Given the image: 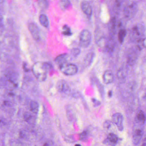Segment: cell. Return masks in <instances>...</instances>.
<instances>
[{"label": "cell", "instance_id": "f1b7e54d", "mask_svg": "<svg viewBox=\"0 0 146 146\" xmlns=\"http://www.w3.org/2000/svg\"><path fill=\"white\" fill-rule=\"evenodd\" d=\"M117 74V77L120 80H123L125 78V73L123 69H120L118 71Z\"/></svg>", "mask_w": 146, "mask_h": 146}, {"label": "cell", "instance_id": "5b68a950", "mask_svg": "<svg viewBox=\"0 0 146 146\" xmlns=\"http://www.w3.org/2000/svg\"><path fill=\"white\" fill-rule=\"evenodd\" d=\"M59 67L61 72L67 76L74 75L78 72V67L75 64L67 62L61 65Z\"/></svg>", "mask_w": 146, "mask_h": 146}, {"label": "cell", "instance_id": "8992f818", "mask_svg": "<svg viewBox=\"0 0 146 146\" xmlns=\"http://www.w3.org/2000/svg\"><path fill=\"white\" fill-rule=\"evenodd\" d=\"M28 29L33 39L39 41L41 39L40 30L39 27L35 23H31L28 25Z\"/></svg>", "mask_w": 146, "mask_h": 146}, {"label": "cell", "instance_id": "cb8c5ba5", "mask_svg": "<svg viewBox=\"0 0 146 146\" xmlns=\"http://www.w3.org/2000/svg\"><path fill=\"white\" fill-rule=\"evenodd\" d=\"M116 23V20L115 18H113L109 24V28L112 32H114L117 26Z\"/></svg>", "mask_w": 146, "mask_h": 146}, {"label": "cell", "instance_id": "d4e9b609", "mask_svg": "<svg viewBox=\"0 0 146 146\" xmlns=\"http://www.w3.org/2000/svg\"><path fill=\"white\" fill-rule=\"evenodd\" d=\"M94 57V55L93 53H90L87 55L86 58V62L87 65H90L92 62Z\"/></svg>", "mask_w": 146, "mask_h": 146}, {"label": "cell", "instance_id": "6da1fadb", "mask_svg": "<svg viewBox=\"0 0 146 146\" xmlns=\"http://www.w3.org/2000/svg\"><path fill=\"white\" fill-rule=\"evenodd\" d=\"M51 64L48 62H38L33 65L32 71L37 80L40 82L47 79L48 74L51 68Z\"/></svg>", "mask_w": 146, "mask_h": 146}, {"label": "cell", "instance_id": "484cf974", "mask_svg": "<svg viewBox=\"0 0 146 146\" xmlns=\"http://www.w3.org/2000/svg\"><path fill=\"white\" fill-rule=\"evenodd\" d=\"M88 137V133L86 131H84V132H82L80 135V140L81 141H85V142L87 140Z\"/></svg>", "mask_w": 146, "mask_h": 146}, {"label": "cell", "instance_id": "8fae6325", "mask_svg": "<svg viewBox=\"0 0 146 146\" xmlns=\"http://www.w3.org/2000/svg\"><path fill=\"white\" fill-rule=\"evenodd\" d=\"M57 88L61 93H66L69 90L68 83L65 80H61L57 83Z\"/></svg>", "mask_w": 146, "mask_h": 146}, {"label": "cell", "instance_id": "52a82bcc", "mask_svg": "<svg viewBox=\"0 0 146 146\" xmlns=\"http://www.w3.org/2000/svg\"><path fill=\"white\" fill-rule=\"evenodd\" d=\"M112 121L117 126L118 130L122 131L123 129V117L120 113H116L112 116Z\"/></svg>", "mask_w": 146, "mask_h": 146}, {"label": "cell", "instance_id": "1f68e13d", "mask_svg": "<svg viewBox=\"0 0 146 146\" xmlns=\"http://www.w3.org/2000/svg\"><path fill=\"white\" fill-rule=\"evenodd\" d=\"M75 146H81V145H80V144H76V145H75Z\"/></svg>", "mask_w": 146, "mask_h": 146}, {"label": "cell", "instance_id": "277c9868", "mask_svg": "<svg viewBox=\"0 0 146 146\" xmlns=\"http://www.w3.org/2000/svg\"><path fill=\"white\" fill-rule=\"evenodd\" d=\"M138 10V6L136 3L129 1L124 7V14L125 17L128 19H132L135 15Z\"/></svg>", "mask_w": 146, "mask_h": 146}, {"label": "cell", "instance_id": "9a60e30c", "mask_svg": "<svg viewBox=\"0 0 146 146\" xmlns=\"http://www.w3.org/2000/svg\"><path fill=\"white\" fill-rule=\"evenodd\" d=\"M146 120V115L145 112L140 110L136 115V122L138 124L143 125L145 123Z\"/></svg>", "mask_w": 146, "mask_h": 146}, {"label": "cell", "instance_id": "30bf717a", "mask_svg": "<svg viewBox=\"0 0 146 146\" xmlns=\"http://www.w3.org/2000/svg\"><path fill=\"white\" fill-rule=\"evenodd\" d=\"M95 38H96V43L99 47L101 48L106 47L107 42H106L105 37L100 31H98L97 32Z\"/></svg>", "mask_w": 146, "mask_h": 146}, {"label": "cell", "instance_id": "f546056e", "mask_svg": "<svg viewBox=\"0 0 146 146\" xmlns=\"http://www.w3.org/2000/svg\"><path fill=\"white\" fill-rule=\"evenodd\" d=\"M92 102L93 103V106L95 107L99 106L101 104V102L99 100H97V99L95 98H93L92 99Z\"/></svg>", "mask_w": 146, "mask_h": 146}, {"label": "cell", "instance_id": "ac0fdd59", "mask_svg": "<svg viewBox=\"0 0 146 146\" xmlns=\"http://www.w3.org/2000/svg\"><path fill=\"white\" fill-rule=\"evenodd\" d=\"M127 35V31L124 29L119 30L118 34V39L119 42L122 44L124 42V39Z\"/></svg>", "mask_w": 146, "mask_h": 146}, {"label": "cell", "instance_id": "7a4b0ae2", "mask_svg": "<svg viewBox=\"0 0 146 146\" xmlns=\"http://www.w3.org/2000/svg\"><path fill=\"white\" fill-rule=\"evenodd\" d=\"M145 27L142 24H138L135 26L132 29L130 32L131 39L134 41H139L143 38L145 34Z\"/></svg>", "mask_w": 146, "mask_h": 146}, {"label": "cell", "instance_id": "4316f807", "mask_svg": "<svg viewBox=\"0 0 146 146\" xmlns=\"http://www.w3.org/2000/svg\"><path fill=\"white\" fill-rule=\"evenodd\" d=\"M113 124H114V123L112 121H110V120H106L104 122L103 126L105 128L109 129L111 127Z\"/></svg>", "mask_w": 146, "mask_h": 146}, {"label": "cell", "instance_id": "ba28073f", "mask_svg": "<svg viewBox=\"0 0 146 146\" xmlns=\"http://www.w3.org/2000/svg\"><path fill=\"white\" fill-rule=\"evenodd\" d=\"M143 129L142 128L136 127L133 132V142L135 145H138L140 142L143 136Z\"/></svg>", "mask_w": 146, "mask_h": 146}, {"label": "cell", "instance_id": "44dd1931", "mask_svg": "<svg viewBox=\"0 0 146 146\" xmlns=\"http://www.w3.org/2000/svg\"><path fill=\"white\" fill-rule=\"evenodd\" d=\"M37 4L39 7L43 10L47 9L49 7L48 0H37Z\"/></svg>", "mask_w": 146, "mask_h": 146}, {"label": "cell", "instance_id": "4dcf8cb0", "mask_svg": "<svg viewBox=\"0 0 146 146\" xmlns=\"http://www.w3.org/2000/svg\"><path fill=\"white\" fill-rule=\"evenodd\" d=\"M113 96V91L112 90H110L108 92V96L109 98H111Z\"/></svg>", "mask_w": 146, "mask_h": 146}, {"label": "cell", "instance_id": "9c48e42d", "mask_svg": "<svg viewBox=\"0 0 146 146\" xmlns=\"http://www.w3.org/2000/svg\"><path fill=\"white\" fill-rule=\"evenodd\" d=\"M118 141V138L115 134L111 133L103 141L104 144L110 146H115Z\"/></svg>", "mask_w": 146, "mask_h": 146}, {"label": "cell", "instance_id": "ffe728a7", "mask_svg": "<svg viewBox=\"0 0 146 146\" xmlns=\"http://www.w3.org/2000/svg\"><path fill=\"white\" fill-rule=\"evenodd\" d=\"M71 4L69 0H60L59 5L61 9L62 10H66L68 8Z\"/></svg>", "mask_w": 146, "mask_h": 146}, {"label": "cell", "instance_id": "5bb4252c", "mask_svg": "<svg viewBox=\"0 0 146 146\" xmlns=\"http://www.w3.org/2000/svg\"><path fill=\"white\" fill-rule=\"evenodd\" d=\"M69 59V56L67 54H62L58 56L55 59V61L59 66L63 64L67 63Z\"/></svg>", "mask_w": 146, "mask_h": 146}, {"label": "cell", "instance_id": "d6a6232c", "mask_svg": "<svg viewBox=\"0 0 146 146\" xmlns=\"http://www.w3.org/2000/svg\"><path fill=\"white\" fill-rule=\"evenodd\" d=\"M145 97L146 98V93H145Z\"/></svg>", "mask_w": 146, "mask_h": 146}, {"label": "cell", "instance_id": "3957f363", "mask_svg": "<svg viewBox=\"0 0 146 146\" xmlns=\"http://www.w3.org/2000/svg\"><path fill=\"white\" fill-rule=\"evenodd\" d=\"M92 42V35L88 30H84L81 33L79 36L80 46L83 48L89 47Z\"/></svg>", "mask_w": 146, "mask_h": 146}, {"label": "cell", "instance_id": "4fadbf2b", "mask_svg": "<svg viewBox=\"0 0 146 146\" xmlns=\"http://www.w3.org/2000/svg\"><path fill=\"white\" fill-rule=\"evenodd\" d=\"M81 8L85 14L88 17L91 16L93 13L92 8L88 2L87 1L82 2L81 4Z\"/></svg>", "mask_w": 146, "mask_h": 146}, {"label": "cell", "instance_id": "7c38bea8", "mask_svg": "<svg viewBox=\"0 0 146 146\" xmlns=\"http://www.w3.org/2000/svg\"><path fill=\"white\" fill-rule=\"evenodd\" d=\"M103 80L106 84H110L114 81V76L113 73L110 70H106L103 76Z\"/></svg>", "mask_w": 146, "mask_h": 146}, {"label": "cell", "instance_id": "d6986e66", "mask_svg": "<svg viewBox=\"0 0 146 146\" xmlns=\"http://www.w3.org/2000/svg\"><path fill=\"white\" fill-rule=\"evenodd\" d=\"M30 110L33 113L37 114L39 110L38 103L35 101H32L30 104Z\"/></svg>", "mask_w": 146, "mask_h": 146}, {"label": "cell", "instance_id": "83f0119b", "mask_svg": "<svg viewBox=\"0 0 146 146\" xmlns=\"http://www.w3.org/2000/svg\"><path fill=\"white\" fill-rule=\"evenodd\" d=\"M71 53L74 56H77L80 54L81 50L78 48H73L71 50Z\"/></svg>", "mask_w": 146, "mask_h": 146}, {"label": "cell", "instance_id": "2e32d148", "mask_svg": "<svg viewBox=\"0 0 146 146\" xmlns=\"http://www.w3.org/2000/svg\"><path fill=\"white\" fill-rule=\"evenodd\" d=\"M39 21L40 24L44 27L48 28L49 26V22L48 17L45 14L40 15L39 17Z\"/></svg>", "mask_w": 146, "mask_h": 146}, {"label": "cell", "instance_id": "7402d4cb", "mask_svg": "<svg viewBox=\"0 0 146 146\" xmlns=\"http://www.w3.org/2000/svg\"><path fill=\"white\" fill-rule=\"evenodd\" d=\"M138 44H137V47L140 50H141L144 48H146V38H143L137 41Z\"/></svg>", "mask_w": 146, "mask_h": 146}, {"label": "cell", "instance_id": "603a6c76", "mask_svg": "<svg viewBox=\"0 0 146 146\" xmlns=\"http://www.w3.org/2000/svg\"><path fill=\"white\" fill-rule=\"evenodd\" d=\"M63 34L66 36H70L72 35V33L71 29L67 25H65L63 29Z\"/></svg>", "mask_w": 146, "mask_h": 146}, {"label": "cell", "instance_id": "e0dca14e", "mask_svg": "<svg viewBox=\"0 0 146 146\" xmlns=\"http://www.w3.org/2000/svg\"><path fill=\"white\" fill-rule=\"evenodd\" d=\"M24 118L25 121L30 124L34 123L35 119L33 116L29 112H26L24 114Z\"/></svg>", "mask_w": 146, "mask_h": 146}]
</instances>
